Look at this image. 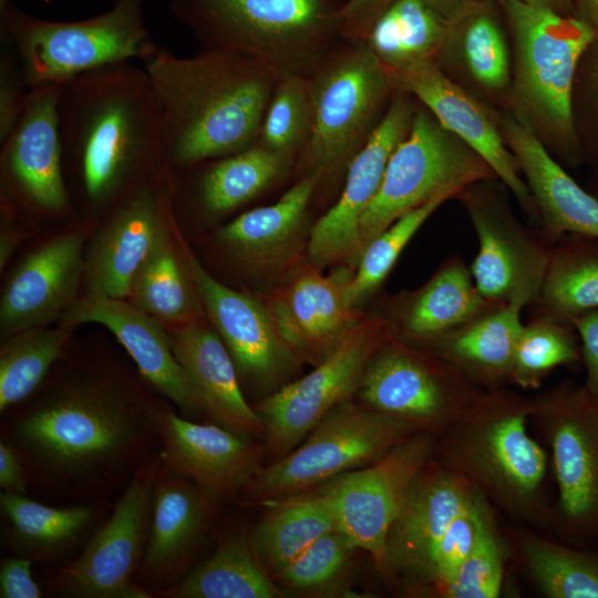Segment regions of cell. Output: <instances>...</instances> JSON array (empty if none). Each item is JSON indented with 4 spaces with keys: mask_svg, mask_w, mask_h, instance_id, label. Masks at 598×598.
<instances>
[{
    "mask_svg": "<svg viewBox=\"0 0 598 598\" xmlns=\"http://www.w3.org/2000/svg\"><path fill=\"white\" fill-rule=\"evenodd\" d=\"M415 109L405 93H394L381 122L351 161L342 194L315 224L308 252L316 265L358 261L362 251L360 219L377 195L388 162L409 133Z\"/></svg>",
    "mask_w": 598,
    "mask_h": 598,
    "instance_id": "ffe728a7",
    "label": "cell"
},
{
    "mask_svg": "<svg viewBox=\"0 0 598 598\" xmlns=\"http://www.w3.org/2000/svg\"><path fill=\"white\" fill-rule=\"evenodd\" d=\"M498 306L478 292L470 267L454 255L422 287L394 298L383 317L393 339L416 347Z\"/></svg>",
    "mask_w": 598,
    "mask_h": 598,
    "instance_id": "f546056e",
    "label": "cell"
},
{
    "mask_svg": "<svg viewBox=\"0 0 598 598\" xmlns=\"http://www.w3.org/2000/svg\"><path fill=\"white\" fill-rule=\"evenodd\" d=\"M527 3L553 9L559 13L568 14L573 8V0H523Z\"/></svg>",
    "mask_w": 598,
    "mask_h": 598,
    "instance_id": "6f0895ef",
    "label": "cell"
},
{
    "mask_svg": "<svg viewBox=\"0 0 598 598\" xmlns=\"http://www.w3.org/2000/svg\"><path fill=\"white\" fill-rule=\"evenodd\" d=\"M28 472L19 452L7 441L0 442V486L4 492L25 494Z\"/></svg>",
    "mask_w": 598,
    "mask_h": 598,
    "instance_id": "11a10c76",
    "label": "cell"
},
{
    "mask_svg": "<svg viewBox=\"0 0 598 598\" xmlns=\"http://www.w3.org/2000/svg\"><path fill=\"white\" fill-rule=\"evenodd\" d=\"M448 22L458 19L467 9L466 0H424Z\"/></svg>",
    "mask_w": 598,
    "mask_h": 598,
    "instance_id": "9f6ffc18",
    "label": "cell"
},
{
    "mask_svg": "<svg viewBox=\"0 0 598 598\" xmlns=\"http://www.w3.org/2000/svg\"><path fill=\"white\" fill-rule=\"evenodd\" d=\"M468 2H475V3H482V2H487V1H495V0H466ZM497 1H502V0H497Z\"/></svg>",
    "mask_w": 598,
    "mask_h": 598,
    "instance_id": "6125c7cd",
    "label": "cell"
},
{
    "mask_svg": "<svg viewBox=\"0 0 598 598\" xmlns=\"http://www.w3.org/2000/svg\"><path fill=\"white\" fill-rule=\"evenodd\" d=\"M435 439L432 433H415L373 463L315 489L329 503L338 528L371 556L378 570L389 529L411 484L436 454Z\"/></svg>",
    "mask_w": 598,
    "mask_h": 598,
    "instance_id": "2e32d148",
    "label": "cell"
},
{
    "mask_svg": "<svg viewBox=\"0 0 598 598\" xmlns=\"http://www.w3.org/2000/svg\"><path fill=\"white\" fill-rule=\"evenodd\" d=\"M217 502L190 478L161 464L141 563L145 578L163 585L185 573Z\"/></svg>",
    "mask_w": 598,
    "mask_h": 598,
    "instance_id": "83f0119b",
    "label": "cell"
},
{
    "mask_svg": "<svg viewBox=\"0 0 598 598\" xmlns=\"http://www.w3.org/2000/svg\"><path fill=\"white\" fill-rule=\"evenodd\" d=\"M598 166V165H597ZM588 192H590L597 199H598V169L592 176L591 181L589 182L588 186L586 187Z\"/></svg>",
    "mask_w": 598,
    "mask_h": 598,
    "instance_id": "94428289",
    "label": "cell"
},
{
    "mask_svg": "<svg viewBox=\"0 0 598 598\" xmlns=\"http://www.w3.org/2000/svg\"><path fill=\"white\" fill-rule=\"evenodd\" d=\"M523 309L518 303L495 307L416 348L445 360L482 390L509 385Z\"/></svg>",
    "mask_w": 598,
    "mask_h": 598,
    "instance_id": "4dcf8cb0",
    "label": "cell"
},
{
    "mask_svg": "<svg viewBox=\"0 0 598 598\" xmlns=\"http://www.w3.org/2000/svg\"><path fill=\"white\" fill-rule=\"evenodd\" d=\"M144 0H114L79 21L43 20L11 2L0 8V34L13 45L28 87L62 84L106 65L152 59L158 47L143 20Z\"/></svg>",
    "mask_w": 598,
    "mask_h": 598,
    "instance_id": "52a82bcc",
    "label": "cell"
},
{
    "mask_svg": "<svg viewBox=\"0 0 598 598\" xmlns=\"http://www.w3.org/2000/svg\"><path fill=\"white\" fill-rule=\"evenodd\" d=\"M391 339L383 316L363 317L311 372L259 402L255 410L265 425L266 460L290 453L329 411L350 400L371 357Z\"/></svg>",
    "mask_w": 598,
    "mask_h": 598,
    "instance_id": "4fadbf2b",
    "label": "cell"
},
{
    "mask_svg": "<svg viewBox=\"0 0 598 598\" xmlns=\"http://www.w3.org/2000/svg\"><path fill=\"white\" fill-rule=\"evenodd\" d=\"M437 63L458 69L470 82L487 94L509 92L512 61L505 34L495 18L470 7L450 22Z\"/></svg>",
    "mask_w": 598,
    "mask_h": 598,
    "instance_id": "d590c367",
    "label": "cell"
},
{
    "mask_svg": "<svg viewBox=\"0 0 598 598\" xmlns=\"http://www.w3.org/2000/svg\"><path fill=\"white\" fill-rule=\"evenodd\" d=\"M482 391L445 360L391 339L369 360L358 393L364 406L439 435Z\"/></svg>",
    "mask_w": 598,
    "mask_h": 598,
    "instance_id": "7c38bea8",
    "label": "cell"
},
{
    "mask_svg": "<svg viewBox=\"0 0 598 598\" xmlns=\"http://www.w3.org/2000/svg\"><path fill=\"white\" fill-rule=\"evenodd\" d=\"M450 22L424 0H393L364 42L388 69L436 60Z\"/></svg>",
    "mask_w": 598,
    "mask_h": 598,
    "instance_id": "f35d334b",
    "label": "cell"
},
{
    "mask_svg": "<svg viewBox=\"0 0 598 598\" xmlns=\"http://www.w3.org/2000/svg\"><path fill=\"white\" fill-rule=\"evenodd\" d=\"M14 247H16V243H14L13 233H6L4 236H2L1 238V248H0L1 267L6 265Z\"/></svg>",
    "mask_w": 598,
    "mask_h": 598,
    "instance_id": "91938a15",
    "label": "cell"
},
{
    "mask_svg": "<svg viewBox=\"0 0 598 598\" xmlns=\"http://www.w3.org/2000/svg\"><path fill=\"white\" fill-rule=\"evenodd\" d=\"M419 433L401 421L347 400L285 456L264 465L241 492L247 504L269 505L317 489L331 480L373 463Z\"/></svg>",
    "mask_w": 598,
    "mask_h": 598,
    "instance_id": "30bf717a",
    "label": "cell"
},
{
    "mask_svg": "<svg viewBox=\"0 0 598 598\" xmlns=\"http://www.w3.org/2000/svg\"><path fill=\"white\" fill-rule=\"evenodd\" d=\"M84 237L70 233L31 252L14 270L1 298L0 326L4 337L47 324L76 300L84 270Z\"/></svg>",
    "mask_w": 598,
    "mask_h": 598,
    "instance_id": "484cf974",
    "label": "cell"
},
{
    "mask_svg": "<svg viewBox=\"0 0 598 598\" xmlns=\"http://www.w3.org/2000/svg\"><path fill=\"white\" fill-rule=\"evenodd\" d=\"M319 181L305 175L272 205L237 216L217 231V239L252 268L286 266L302 243L308 205Z\"/></svg>",
    "mask_w": 598,
    "mask_h": 598,
    "instance_id": "1f68e13d",
    "label": "cell"
},
{
    "mask_svg": "<svg viewBox=\"0 0 598 598\" xmlns=\"http://www.w3.org/2000/svg\"><path fill=\"white\" fill-rule=\"evenodd\" d=\"M62 327L84 322L106 327L134 360L141 375L185 414H205L202 402L172 350L161 321L128 302L86 296L61 316Z\"/></svg>",
    "mask_w": 598,
    "mask_h": 598,
    "instance_id": "d4e9b609",
    "label": "cell"
},
{
    "mask_svg": "<svg viewBox=\"0 0 598 598\" xmlns=\"http://www.w3.org/2000/svg\"><path fill=\"white\" fill-rule=\"evenodd\" d=\"M506 554L494 506L485 499L472 548L442 598H497L503 591Z\"/></svg>",
    "mask_w": 598,
    "mask_h": 598,
    "instance_id": "f6af8a7d",
    "label": "cell"
},
{
    "mask_svg": "<svg viewBox=\"0 0 598 598\" xmlns=\"http://www.w3.org/2000/svg\"><path fill=\"white\" fill-rule=\"evenodd\" d=\"M0 509L8 545L17 555L30 559H49L64 553L96 516L92 506L53 507L9 492L1 493Z\"/></svg>",
    "mask_w": 598,
    "mask_h": 598,
    "instance_id": "836d02e7",
    "label": "cell"
},
{
    "mask_svg": "<svg viewBox=\"0 0 598 598\" xmlns=\"http://www.w3.org/2000/svg\"><path fill=\"white\" fill-rule=\"evenodd\" d=\"M68 328H31L9 337L0 351V411L32 394L63 354Z\"/></svg>",
    "mask_w": 598,
    "mask_h": 598,
    "instance_id": "7bdbcfd3",
    "label": "cell"
},
{
    "mask_svg": "<svg viewBox=\"0 0 598 598\" xmlns=\"http://www.w3.org/2000/svg\"><path fill=\"white\" fill-rule=\"evenodd\" d=\"M514 37L513 115L564 166L584 163L574 92L581 56L597 31L579 17L523 0L501 1Z\"/></svg>",
    "mask_w": 598,
    "mask_h": 598,
    "instance_id": "5b68a950",
    "label": "cell"
},
{
    "mask_svg": "<svg viewBox=\"0 0 598 598\" xmlns=\"http://www.w3.org/2000/svg\"><path fill=\"white\" fill-rule=\"evenodd\" d=\"M312 121L301 150L306 175L320 182L346 173L381 122L395 90L364 41L349 42L309 76Z\"/></svg>",
    "mask_w": 598,
    "mask_h": 598,
    "instance_id": "ba28073f",
    "label": "cell"
},
{
    "mask_svg": "<svg viewBox=\"0 0 598 598\" xmlns=\"http://www.w3.org/2000/svg\"><path fill=\"white\" fill-rule=\"evenodd\" d=\"M186 259L200 302L237 372L265 388L289 378L301 360L282 338L268 307L217 281L190 252Z\"/></svg>",
    "mask_w": 598,
    "mask_h": 598,
    "instance_id": "7402d4cb",
    "label": "cell"
},
{
    "mask_svg": "<svg viewBox=\"0 0 598 598\" xmlns=\"http://www.w3.org/2000/svg\"><path fill=\"white\" fill-rule=\"evenodd\" d=\"M267 507L248 540L271 577L319 537L338 528L329 503L318 491L288 497Z\"/></svg>",
    "mask_w": 598,
    "mask_h": 598,
    "instance_id": "d6a6232c",
    "label": "cell"
},
{
    "mask_svg": "<svg viewBox=\"0 0 598 598\" xmlns=\"http://www.w3.org/2000/svg\"><path fill=\"white\" fill-rule=\"evenodd\" d=\"M157 594L169 598H280L274 578L257 559L248 538L231 536L178 584Z\"/></svg>",
    "mask_w": 598,
    "mask_h": 598,
    "instance_id": "74e56055",
    "label": "cell"
},
{
    "mask_svg": "<svg viewBox=\"0 0 598 598\" xmlns=\"http://www.w3.org/2000/svg\"><path fill=\"white\" fill-rule=\"evenodd\" d=\"M534 588L547 598H598V547H578L536 533L512 534Z\"/></svg>",
    "mask_w": 598,
    "mask_h": 598,
    "instance_id": "8d00e7d4",
    "label": "cell"
},
{
    "mask_svg": "<svg viewBox=\"0 0 598 598\" xmlns=\"http://www.w3.org/2000/svg\"><path fill=\"white\" fill-rule=\"evenodd\" d=\"M498 123L538 210L543 236L551 245L565 234L598 238V199L513 114Z\"/></svg>",
    "mask_w": 598,
    "mask_h": 598,
    "instance_id": "4316f807",
    "label": "cell"
},
{
    "mask_svg": "<svg viewBox=\"0 0 598 598\" xmlns=\"http://www.w3.org/2000/svg\"><path fill=\"white\" fill-rule=\"evenodd\" d=\"M171 175L164 167L111 209L84 264L89 296L130 297L138 269L166 226Z\"/></svg>",
    "mask_w": 598,
    "mask_h": 598,
    "instance_id": "44dd1931",
    "label": "cell"
},
{
    "mask_svg": "<svg viewBox=\"0 0 598 598\" xmlns=\"http://www.w3.org/2000/svg\"><path fill=\"white\" fill-rule=\"evenodd\" d=\"M496 175L485 159L424 109L393 151L380 188L359 225L365 245L404 214ZM497 178V177H496ZM362 252V251H361Z\"/></svg>",
    "mask_w": 598,
    "mask_h": 598,
    "instance_id": "8fae6325",
    "label": "cell"
},
{
    "mask_svg": "<svg viewBox=\"0 0 598 598\" xmlns=\"http://www.w3.org/2000/svg\"><path fill=\"white\" fill-rule=\"evenodd\" d=\"M342 7L328 0H169L204 50H226L280 78L309 76L346 40Z\"/></svg>",
    "mask_w": 598,
    "mask_h": 598,
    "instance_id": "8992f818",
    "label": "cell"
},
{
    "mask_svg": "<svg viewBox=\"0 0 598 598\" xmlns=\"http://www.w3.org/2000/svg\"><path fill=\"white\" fill-rule=\"evenodd\" d=\"M162 464L219 501L241 493L266 460L264 442L218 424L197 423L163 410Z\"/></svg>",
    "mask_w": 598,
    "mask_h": 598,
    "instance_id": "603a6c76",
    "label": "cell"
},
{
    "mask_svg": "<svg viewBox=\"0 0 598 598\" xmlns=\"http://www.w3.org/2000/svg\"><path fill=\"white\" fill-rule=\"evenodd\" d=\"M195 182L197 206L208 215L228 214L264 192L291 158L260 144L212 161Z\"/></svg>",
    "mask_w": 598,
    "mask_h": 598,
    "instance_id": "ab89813d",
    "label": "cell"
},
{
    "mask_svg": "<svg viewBox=\"0 0 598 598\" xmlns=\"http://www.w3.org/2000/svg\"><path fill=\"white\" fill-rule=\"evenodd\" d=\"M312 121L308 76L281 78L267 106L258 144L292 158L309 138Z\"/></svg>",
    "mask_w": 598,
    "mask_h": 598,
    "instance_id": "7dc6e473",
    "label": "cell"
},
{
    "mask_svg": "<svg viewBox=\"0 0 598 598\" xmlns=\"http://www.w3.org/2000/svg\"><path fill=\"white\" fill-rule=\"evenodd\" d=\"M168 338L205 414L218 425L264 442V422L246 401L235 362L220 336L195 320L183 323Z\"/></svg>",
    "mask_w": 598,
    "mask_h": 598,
    "instance_id": "f1b7e54d",
    "label": "cell"
},
{
    "mask_svg": "<svg viewBox=\"0 0 598 598\" xmlns=\"http://www.w3.org/2000/svg\"><path fill=\"white\" fill-rule=\"evenodd\" d=\"M161 464V452L154 451L138 465L107 522L79 558L52 578L54 592L75 598L151 597L131 579L144 556Z\"/></svg>",
    "mask_w": 598,
    "mask_h": 598,
    "instance_id": "9a60e30c",
    "label": "cell"
},
{
    "mask_svg": "<svg viewBox=\"0 0 598 598\" xmlns=\"http://www.w3.org/2000/svg\"><path fill=\"white\" fill-rule=\"evenodd\" d=\"M485 499L477 492L472 502L453 519L436 547L429 580L417 597H443L472 548Z\"/></svg>",
    "mask_w": 598,
    "mask_h": 598,
    "instance_id": "c3c4849f",
    "label": "cell"
},
{
    "mask_svg": "<svg viewBox=\"0 0 598 598\" xmlns=\"http://www.w3.org/2000/svg\"><path fill=\"white\" fill-rule=\"evenodd\" d=\"M529 399V421L549 448L557 487L551 534L574 546H597L598 404L571 379Z\"/></svg>",
    "mask_w": 598,
    "mask_h": 598,
    "instance_id": "9c48e42d",
    "label": "cell"
},
{
    "mask_svg": "<svg viewBox=\"0 0 598 598\" xmlns=\"http://www.w3.org/2000/svg\"><path fill=\"white\" fill-rule=\"evenodd\" d=\"M29 87L18 54L11 42L1 35L0 50V142L13 128L24 106Z\"/></svg>",
    "mask_w": 598,
    "mask_h": 598,
    "instance_id": "f907efd6",
    "label": "cell"
},
{
    "mask_svg": "<svg viewBox=\"0 0 598 598\" xmlns=\"http://www.w3.org/2000/svg\"><path fill=\"white\" fill-rule=\"evenodd\" d=\"M581 346V364L586 371L584 386L598 404V309L586 311L570 321Z\"/></svg>",
    "mask_w": 598,
    "mask_h": 598,
    "instance_id": "816d5d0a",
    "label": "cell"
},
{
    "mask_svg": "<svg viewBox=\"0 0 598 598\" xmlns=\"http://www.w3.org/2000/svg\"><path fill=\"white\" fill-rule=\"evenodd\" d=\"M32 559L14 556L3 559L0 567L1 598H39L42 591L31 573Z\"/></svg>",
    "mask_w": 598,
    "mask_h": 598,
    "instance_id": "f5cc1de1",
    "label": "cell"
},
{
    "mask_svg": "<svg viewBox=\"0 0 598 598\" xmlns=\"http://www.w3.org/2000/svg\"><path fill=\"white\" fill-rule=\"evenodd\" d=\"M316 266L300 268L271 296L267 306L297 357L313 365L363 318L346 297L352 274L339 271L324 276Z\"/></svg>",
    "mask_w": 598,
    "mask_h": 598,
    "instance_id": "cb8c5ba5",
    "label": "cell"
},
{
    "mask_svg": "<svg viewBox=\"0 0 598 598\" xmlns=\"http://www.w3.org/2000/svg\"><path fill=\"white\" fill-rule=\"evenodd\" d=\"M581 364V346L570 322L530 313L515 348L509 384L536 390L558 367Z\"/></svg>",
    "mask_w": 598,
    "mask_h": 598,
    "instance_id": "b9f144b4",
    "label": "cell"
},
{
    "mask_svg": "<svg viewBox=\"0 0 598 598\" xmlns=\"http://www.w3.org/2000/svg\"><path fill=\"white\" fill-rule=\"evenodd\" d=\"M385 69L395 92L414 95L447 131L485 159L538 228L534 199L492 113L454 82L436 60Z\"/></svg>",
    "mask_w": 598,
    "mask_h": 598,
    "instance_id": "d6986e66",
    "label": "cell"
},
{
    "mask_svg": "<svg viewBox=\"0 0 598 598\" xmlns=\"http://www.w3.org/2000/svg\"><path fill=\"white\" fill-rule=\"evenodd\" d=\"M167 235L165 226L133 280L130 302L158 321L199 320L200 306Z\"/></svg>",
    "mask_w": 598,
    "mask_h": 598,
    "instance_id": "60d3db41",
    "label": "cell"
},
{
    "mask_svg": "<svg viewBox=\"0 0 598 598\" xmlns=\"http://www.w3.org/2000/svg\"><path fill=\"white\" fill-rule=\"evenodd\" d=\"M477 492L435 454L411 484L389 529L379 571L398 581L405 596L417 597L440 540Z\"/></svg>",
    "mask_w": 598,
    "mask_h": 598,
    "instance_id": "e0dca14e",
    "label": "cell"
},
{
    "mask_svg": "<svg viewBox=\"0 0 598 598\" xmlns=\"http://www.w3.org/2000/svg\"><path fill=\"white\" fill-rule=\"evenodd\" d=\"M359 550L355 543L337 528L319 537L272 578L293 591L324 596L340 587Z\"/></svg>",
    "mask_w": 598,
    "mask_h": 598,
    "instance_id": "bcb514c9",
    "label": "cell"
},
{
    "mask_svg": "<svg viewBox=\"0 0 598 598\" xmlns=\"http://www.w3.org/2000/svg\"><path fill=\"white\" fill-rule=\"evenodd\" d=\"M388 6V0H348L340 10L347 41H364L372 24Z\"/></svg>",
    "mask_w": 598,
    "mask_h": 598,
    "instance_id": "db71d44e",
    "label": "cell"
},
{
    "mask_svg": "<svg viewBox=\"0 0 598 598\" xmlns=\"http://www.w3.org/2000/svg\"><path fill=\"white\" fill-rule=\"evenodd\" d=\"M144 69L158 109L164 159L172 172L255 145L281 79L258 61L226 50L179 58L159 48Z\"/></svg>",
    "mask_w": 598,
    "mask_h": 598,
    "instance_id": "3957f363",
    "label": "cell"
},
{
    "mask_svg": "<svg viewBox=\"0 0 598 598\" xmlns=\"http://www.w3.org/2000/svg\"><path fill=\"white\" fill-rule=\"evenodd\" d=\"M574 115L584 162L598 165V32L584 52L578 66Z\"/></svg>",
    "mask_w": 598,
    "mask_h": 598,
    "instance_id": "681fc988",
    "label": "cell"
},
{
    "mask_svg": "<svg viewBox=\"0 0 598 598\" xmlns=\"http://www.w3.org/2000/svg\"><path fill=\"white\" fill-rule=\"evenodd\" d=\"M498 178L482 179L456 196L478 241L470 266L478 292L497 305L524 308L537 298L549 262L551 244L538 228H527L514 214Z\"/></svg>",
    "mask_w": 598,
    "mask_h": 598,
    "instance_id": "5bb4252c",
    "label": "cell"
},
{
    "mask_svg": "<svg viewBox=\"0 0 598 598\" xmlns=\"http://www.w3.org/2000/svg\"><path fill=\"white\" fill-rule=\"evenodd\" d=\"M58 114L63 171L92 210L112 209L167 166L150 78L131 61L62 83Z\"/></svg>",
    "mask_w": 598,
    "mask_h": 598,
    "instance_id": "7a4b0ae2",
    "label": "cell"
},
{
    "mask_svg": "<svg viewBox=\"0 0 598 598\" xmlns=\"http://www.w3.org/2000/svg\"><path fill=\"white\" fill-rule=\"evenodd\" d=\"M529 412L530 399L507 385L483 390L462 417L436 435L435 453L495 508L551 533L550 458L528 431Z\"/></svg>",
    "mask_w": 598,
    "mask_h": 598,
    "instance_id": "277c9868",
    "label": "cell"
},
{
    "mask_svg": "<svg viewBox=\"0 0 598 598\" xmlns=\"http://www.w3.org/2000/svg\"><path fill=\"white\" fill-rule=\"evenodd\" d=\"M586 17L582 19L598 32V0H582Z\"/></svg>",
    "mask_w": 598,
    "mask_h": 598,
    "instance_id": "680465c9",
    "label": "cell"
},
{
    "mask_svg": "<svg viewBox=\"0 0 598 598\" xmlns=\"http://www.w3.org/2000/svg\"><path fill=\"white\" fill-rule=\"evenodd\" d=\"M62 84L29 87L11 132L0 142L4 189L11 202L37 213L65 214L71 197L65 182L58 103Z\"/></svg>",
    "mask_w": 598,
    "mask_h": 598,
    "instance_id": "ac0fdd59",
    "label": "cell"
},
{
    "mask_svg": "<svg viewBox=\"0 0 598 598\" xmlns=\"http://www.w3.org/2000/svg\"><path fill=\"white\" fill-rule=\"evenodd\" d=\"M446 200L440 197L404 214L365 245L346 288L350 305L357 307L382 285L420 227Z\"/></svg>",
    "mask_w": 598,
    "mask_h": 598,
    "instance_id": "ee69618b",
    "label": "cell"
},
{
    "mask_svg": "<svg viewBox=\"0 0 598 598\" xmlns=\"http://www.w3.org/2000/svg\"><path fill=\"white\" fill-rule=\"evenodd\" d=\"M527 308L566 322L598 309V238L560 236L551 246L540 291Z\"/></svg>",
    "mask_w": 598,
    "mask_h": 598,
    "instance_id": "e575fe53",
    "label": "cell"
},
{
    "mask_svg": "<svg viewBox=\"0 0 598 598\" xmlns=\"http://www.w3.org/2000/svg\"><path fill=\"white\" fill-rule=\"evenodd\" d=\"M159 409L111 377L54 386L3 424L28 476L64 496L103 499L159 443Z\"/></svg>",
    "mask_w": 598,
    "mask_h": 598,
    "instance_id": "6da1fadb",
    "label": "cell"
}]
</instances>
